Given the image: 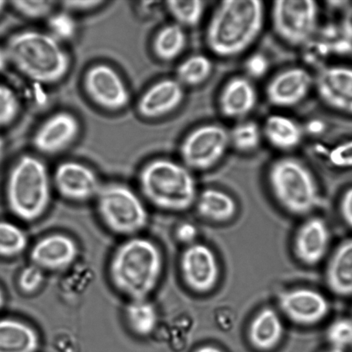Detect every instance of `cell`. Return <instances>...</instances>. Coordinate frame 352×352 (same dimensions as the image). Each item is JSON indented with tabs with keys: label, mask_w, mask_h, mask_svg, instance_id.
Listing matches in <instances>:
<instances>
[{
	"label": "cell",
	"mask_w": 352,
	"mask_h": 352,
	"mask_svg": "<svg viewBox=\"0 0 352 352\" xmlns=\"http://www.w3.org/2000/svg\"><path fill=\"white\" fill-rule=\"evenodd\" d=\"M340 29L344 36L352 41V6L349 7L344 14Z\"/></svg>",
	"instance_id": "43"
},
{
	"label": "cell",
	"mask_w": 352,
	"mask_h": 352,
	"mask_svg": "<svg viewBox=\"0 0 352 352\" xmlns=\"http://www.w3.org/2000/svg\"><path fill=\"white\" fill-rule=\"evenodd\" d=\"M125 319L131 332L146 338L157 329L158 314L156 307L149 300H131L125 309Z\"/></svg>",
	"instance_id": "26"
},
{
	"label": "cell",
	"mask_w": 352,
	"mask_h": 352,
	"mask_svg": "<svg viewBox=\"0 0 352 352\" xmlns=\"http://www.w3.org/2000/svg\"><path fill=\"white\" fill-rule=\"evenodd\" d=\"M326 282L333 294L352 296V238L343 241L334 251L327 265Z\"/></svg>",
	"instance_id": "22"
},
{
	"label": "cell",
	"mask_w": 352,
	"mask_h": 352,
	"mask_svg": "<svg viewBox=\"0 0 352 352\" xmlns=\"http://www.w3.org/2000/svg\"><path fill=\"white\" fill-rule=\"evenodd\" d=\"M20 112V102L16 92L0 82V129L12 125Z\"/></svg>",
	"instance_id": "32"
},
{
	"label": "cell",
	"mask_w": 352,
	"mask_h": 352,
	"mask_svg": "<svg viewBox=\"0 0 352 352\" xmlns=\"http://www.w3.org/2000/svg\"><path fill=\"white\" fill-rule=\"evenodd\" d=\"M196 206L200 216L214 222H227L236 213V204L232 197L215 188L204 190L197 197Z\"/></svg>",
	"instance_id": "25"
},
{
	"label": "cell",
	"mask_w": 352,
	"mask_h": 352,
	"mask_svg": "<svg viewBox=\"0 0 352 352\" xmlns=\"http://www.w3.org/2000/svg\"><path fill=\"white\" fill-rule=\"evenodd\" d=\"M270 67L268 58L262 54H252L245 62V69L250 77L254 78H263Z\"/></svg>",
	"instance_id": "38"
},
{
	"label": "cell",
	"mask_w": 352,
	"mask_h": 352,
	"mask_svg": "<svg viewBox=\"0 0 352 352\" xmlns=\"http://www.w3.org/2000/svg\"><path fill=\"white\" fill-rule=\"evenodd\" d=\"M13 8L26 19L38 20L48 19L54 8L55 3L53 1H14L12 3Z\"/></svg>",
	"instance_id": "35"
},
{
	"label": "cell",
	"mask_w": 352,
	"mask_h": 352,
	"mask_svg": "<svg viewBox=\"0 0 352 352\" xmlns=\"http://www.w3.org/2000/svg\"><path fill=\"white\" fill-rule=\"evenodd\" d=\"M6 6V2L1 1V0H0V16H1V14L3 12V10H5Z\"/></svg>",
	"instance_id": "49"
},
{
	"label": "cell",
	"mask_w": 352,
	"mask_h": 352,
	"mask_svg": "<svg viewBox=\"0 0 352 352\" xmlns=\"http://www.w3.org/2000/svg\"><path fill=\"white\" fill-rule=\"evenodd\" d=\"M166 8L175 23L185 29L198 25L205 12L206 3L200 0L168 1Z\"/></svg>",
	"instance_id": "31"
},
{
	"label": "cell",
	"mask_w": 352,
	"mask_h": 352,
	"mask_svg": "<svg viewBox=\"0 0 352 352\" xmlns=\"http://www.w3.org/2000/svg\"><path fill=\"white\" fill-rule=\"evenodd\" d=\"M78 247L67 234L55 233L41 238L30 250L32 264L43 271H63L77 260Z\"/></svg>",
	"instance_id": "17"
},
{
	"label": "cell",
	"mask_w": 352,
	"mask_h": 352,
	"mask_svg": "<svg viewBox=\"0 0 352 352\" xmlns=\"http://www.w3.org/2000/svg\"><path fill=\"white\" fill-rule=\"evenodd\" d=\"M264 22L265 6L260 0L221 2L206 28L207 47L219 57L238 56L256 41Z\"/></svg>",
	"instance_id": "1"
},
{
	"label": "cell",
	"mask_w": 352,
	"mask_h": 352,
	"mask_svg": "<svg viewBox=\"0 0 352 352\" xmlns=\"http://www.w3.org/2000/svg\"><path fill=\"white\" fill-rule=\"evenodd\" d=\"M5 50L9 64L39 84H57L70 71V55L61 43L48 33L21 31L9 38Z\"/></svg>",
	"instance_id": "2"
},
{
	"label": "cell",
	"mask_w": 352,
	"mask_h": 352,
	"mask_svg": "<svg viewBox=\"0 0 352 352\" xmlns=\"http://www.w3.org/2000/svg\"><path fill=\"white\" fill-rule=\"evenodd\" d=\"M319 23V6L312 0H278L272 8L276 34L292 47H303L313 40Z\"/></svg>",
	"instance_id": "8"
},
{
	"label": "cell",
	"mask_w": 352,
	"mask_h": 352,
	"mask_svg": "<svg viewBox=\"0 0 352 352\" xmlns=\"http://www.w3.org/2000/svg\"><path fill=\"white\" fill-rule=\"evenodd\" d=\"M230 144L241 153H250L260 147L263 132L262 127L254 120H243L229 131Z\"/></svg>",
	"instance_id": "29"
},
{
	"label": "cell",
	"mask_w": 352,
	"mask_h": 352,
	"mask_svg": "<svg viewBox=\"0 0 352 352\" xmlns=\"http://www.w3.org/2000/svg\"><path fill=\"white\" fill-rule=\"evenodd\" d=\"M184 98V86L177 79H163L155 82L141 96L138 111L144 118H161L177 109Z\"/></svg>",
	"instance_id": "18"
},
{
	"label": "cell",
	"mask_w": 352,
	"mask_h": 352,
	"mask_svg": "<svg viewBox=\"0 0 352 352\" xmlns=\"http://www.w3.org/2000/svg\"><path fill=\"white\" fill-rule=\"evenodd\" d=\"M305 46L308 47L306 48L305 57L309 63H318V61L325 60L326 57L332 54L330 45L325 40L317 41L312 40Z\"/></svg>",
	"instance_id": "39"
},
{
	"label": "cell",
	"mask_w": 352,
	"mask_h": 352,
	"mask_svg": "<svg viewBox=\"0 0 352 352\" xmlns=\"http://www.w3.org/2000/svg\"><path fill=\"white\" fill-rule=\"evenodd\" d=\"M39 347L40 337L29 324L0 320V352H36Z\"/></svg>",
	"instance_id": "23"
},
{
	"label": "cell",
	"mask_w": 352,
	"mask_h": 352,
	"mask_svg": "<svg viewBox=\"0 0 352 352\" xmlns=\"http://www.w3.org/2000/svg\"><path fill=\"white\" fill-rule=\"evenodd\" d=\"M27 246L28 237L22 229L12 223L0 221V257L19 256Z\"/></svg>",
	"instance_id": "30"
},
{
	"label": "cell",
	"mask_w": 352,
	"mask_h": 352,
	"mask_svg": "<svg viewBox=\"0 0 352 352\" xmlns=\"http://www.w3.org/2000/svg\"><path fill=\"white\" fill-rule=\"evenodd\" d=\"M140 186L154 206L168 212H185L195 205L198 197L191 170L166 158L151 161L142 168Z\"/></svg>",
	"instance_id": "4"
},
{
	"label": "cell",
	"mask_w": 352,
	"mask_h": 352,
	"mask_svg": "<svg viewBox=\"0 0 352 352\" xmlns=\"http://www.w3.org/2000/svg\"><path fill=\"white\" fill-rule=\"evenodd\" d=\"M183 280L196 293H207L215 287L219 278V265L214 252L201 243L190 245L179 261Z\"/></svg>",
	"instance_id": "11"
},
{
	"label": "cell",
	"mask_w": 352,
	"mask_h": 352,
	"mask_svg": "<svg viewBox=\"0 0 352 352\" xmlns=\"http://www.w3.org/2000/svg\"><path fill=\"white\" fill-rule=\"evenodd\" d=\"M175 236L179 243L188 244L190 246L195 243L196 238L198 236V230L195 224L183 223L179 224L176 229Z\"/></svg>",
	"instance_id": "40"
},
{
	"label": "cell",
	"mask_w": 352,
	"mask_h": 352,
	"mask_svg": "<svg viewBox=\"0 0 352 352\" xmlns=\"http://www.w3.org/2000/svg\"><path fill=\"white\" fill-rule=\"evenodd\" d=\"M315 86L324 104L352 115V68L342 65L324 67L317 75Z\"/></svg>",
	"instance_id": "16"
},
{
	"label": "cell",
	"mask_w": 352,
	"mask_h": 352,
	"mask_svg": "<svg viewBox=\"0 0 352 352\" xmlns=\"http://www.w3.org/2000/svg\"><path fill=\"white\" fill-rule=\"evenodd\" d=\"M186 45L184 28L171 23L158 31L153 41V52L160 60L172 61L182 54Z\"/></svg>",
	"instance_id": "27"
},
{
	"label": "cell",
	"mask_w": 352,
	"mask_h": 352,
	"mask_svg": "<svg viewBox=\"0 0 352 352\" xmlns=\"http://www.w3.org/2000/svg\"><path fill=\"white\" fill-rule=\"evenodd\" d=\"M327 339L331 346L343 351L352 348V317L339 318L327 330Z\"/></svg>",
	"instance_id": "34"
},
{
	"label": "cell",
	"mask_w": 352,
	"mask_h": 352,
	"mask_svg": "<svg viewBox=\"0 0 352 352\" xmlns=\"http://www.w3.org/2000/svg\"><path fill=\"white\" fill-rule=\"evenodd\" d=\"M230 146L229 131L217 124L197 127L182 141L179 154L190 170L205 171L216 166Z\"/></svg>",
	"instance_id": "9"
},
{
	"label": "cell",
	"mask_w": 352,
	"mask_h": 352,
	"mask_svg": "<svg viewBox=\"0 0 352 352\" xmlns=\"http://www.w3.org/2000/svg\"><path fill=\"white\" fill-rule=\"evenodd\" d=\"M79 133L77 117L65 111L54 113L38 127L33 137L34 147L41 154L54 156L71 146Z\"/></svg>",
	"instance_id": "14"
},
{
	"label": "cell",
	"mask_w": 352,
	"mask_h": 352,
	"mask_svg": "<svg viewBox=\"0 0 352 352\" xmlns=\"http://www.w3.org/2000/svg\"><path fill=\"white\" fill-rule=\"evenodd\" d=\"M311 74L302 67H292L279 72L265 89V96L272 105L291 108L302 102L313 87Z\"/></svg>",
	"instance_id": "15"
},
{
	"label": "cell",
	"mask_w": 352,
	"mask_h": 352,
	"mask_svg": "<svg viewBox=\"0 0 352 352\" xmlns=\"http://www.w3.org/2000/svg\"><path fill=\"white\" fill-rule=\"evenodd\" d=\"M267 177L272 195L286 212L306 216L318 207V184L301 161L294 157L276 160L269 168Z\"/></svg>",
	"instance_id": "6"
},
{
	"label": "cell",
	"mask_w": 352,
	"mask_h": 352,
	"mask_svg": "<svg viewBox=\"0 0 352 352\" xmlns=\"http://www.w3.org/2000/svg\"><path fill=\"white\" fill-rule=\"evenodd\" d=\"M340 210L344 222L352 229V188L344 192L340 200Z\"/></svg>",
	"instance_id": "41"
},
{
	"label": "cell",
	"mask_w": 352,
	"mask_h": 352,
	"mask_svg": "<svg viewBox=\"0 0 352 352\" xmlns=\"http://www.w3.org/2000/svg\"><path fill=\"white\" fill-rule=\"evenodd\" d=\"M278 306L289 320L300 326L316 325L326 319L330 312L326 296L309 288L282 292L278 296Z\"/></svg>",
	"instance_id": "12"
},
{
	"label": "cell",
	"mask_w": 352,
	"mask_h": 352,
	"mask_svg": "<svg viewBox=\"0 0 352 352\" xmlns=\"http://www.w3.org/2000/svg\"><path fill=\"white\" fill-rule=\"evenodd\" d=\"M263 137L275 149L289 151L301 144L303 130L294 120L282 115L268 116L262 126Z\"/></svg>",
	"instance_id": "24"
},
{
	"label": "cell",
	"mask_w": 352,
	"mask_h": 352,
	"mask_svg": "<svg viewBox=\"0 0 352 352\" xmlns=\"http://www.w3.org/2000/svg\"><path fill=\"white\" fill-rule=\"evenodd\" d=\"M3 305H5V295H3L1 288H0V309L3 308Z\"/></svg>",
	"instance_id": "48"
},
{
	"label": "cell",
	"mask_w": 352,
	"mask_h": 352,
	"mask_svg": "<svg viewBox=\"0 0 352 352\" xmlns=\"http://www.w3.org/2000/svg\"><path fill=\"white\" fill-rule=\"evenodd\" d=\"M331 232L326 221L314 217L303 223L296 234L294 251L302 263L313 267L325 258L329 251Z\"/></svg>",
	"instance_id": "19"
},
{
	"label": "cell",
	"mask_w": 352,
	"mask_h": 352,
	"mask_svg": "<svg viewBox=\"0 0 352 352\" xmlns=\"http://www.w3.org/2000/svg\"><path fill=\"white\" fill-rule=\"evenodd\" d=\"M323 129V123L318 122V120H316V122H312L309 123V132L314 133H318L320 132V130Z\"/></svg>",
	"instance_id": "45"
},
{
	"label": "cell",
	"mask_w": 352,
	"mask_h": 352,
	"mask_svg": "<svg viewBox=\"0 0 352 352\" xmlns=\"http://www.w3.org/2000/svg\"><path fill=\"white\" fill-rule=\"evenodd\" d=\"M6 153V142L3 140V138L0 136V164L3 160V156H5Z\"/></svg>",
	"instance_id": "47"
},
{
	"label": "cell",
	"mask_w": 352,
	"mask_h": 352,
	"mask_svg": "<svg viewBox=\"0 0 352 352\" xmlns=\"http://www.w3.org/2000/svg\"><path fill=\"white\" fill-rule=\"evenodd\" d=\"M100 219L110 231L120 236H133L146 227V206L126 185L109 183L96 196Z\"/></svg>",
	"instance_id": "7"
},
{
	"label": "cell",
	"mask_w": 352,
	"mask_h": 352,
	"mask_svg": "<svg viewBox=\"0 0 352 352\" xmlns=\"http://www.w3.org/2000/svg\"><path fill=\"white\" fill-rule=\"evenodd\" d=\"M47 27L48 34L60 43L72 39L77 33V23L68 12L52 14L48 17Z\"/></svg>",
	"instance_id": "33"
},
{
	"label": "cell",
	"mask_w": 352,
	"mask_h": 352,
	"mask_svg": "<svg viewBox=\"0 0 352 352\" xmlns=\"http://www.w3.org/2000/svg\"><path fill=\"white\" fill-rule=\"evenodd\" d=\"M326 157L331 166L337 168L352 167V141L338 144L327 150Z\"/></svg>",
	"instance_id": "37"
},
{
	"label": "cell",
	"mask_w": 352,
	"mask_h": 352,
	"mask_svg": "<svg viewBox=\"0 0 352 352\" xmlns=\"http://www.w3.org/2000/svg\"><path fill=\"white\" fill-rule=\"evenodd\" d=\"M45 279L44 271L37 265L31 264L23 268L19 276L20 291L27 295L34 294L43 285Z\"/></svg>",
	"instance_id": "36"
},
{
	"label": "cell",
	"mask_w": 352,
	"mask_h": 352,
	"mask_svg": "<svg viewBox=\"0 0 352 352\" xmlns=\"http://www.w3.org/2000/svg\"><path fill=\"white\" fill-rule=\"evenodd\" d=\"M323 352H346V351H343L340 349H337V348L331 347L330 349Z\"/></svg>",
	"instance_id": "50"
},
{
	"label": "cell",
	"mask_w": 352,
	"mask_h": 352,
	"mask_svg": "<svg viewBox=\"0 0 352 352\" xmlns=\"http://www.w3.org/2000/svg\"><path fill=\"white\" fill-rule=\"evenodd\" d=\"M84 87L91 101L108 111H120L129 105V89L118 72L109 65L89 67L85 74Z\"/></svg>",
	"instance_id": "10"
},
{
	"label": "cell",
	"mask_w": 352,
	"mask_h": 352,
	"mask_svg": "<svg viewBox=\"0 0 352 352\" xmlns=\"http://www.w3.org/2000/svg\"><path fill=\"white\" fill-rule=\"evenodd\" d=\"M102 1H65L62 3L65 12H89L103 5Z\"/></svg>",
	"instance_id": "42"
},
{
	"label": "cell",
	"mask_w": 352,
	"mask_h": 352,
	"mask_svg": "<svg viewBox=\"0 0 352 352\" xmlns=\"http://www.w3.org/2000/svg\"><path fill=\"white\" fill-rule=\"evenodd\" d=\"M160 248L149 239L133 237L120 245L109 263V277L117 291L130 300L147 299L163 272Z\"/></svg>",
	"instance_id": "3"
},
{
	"label": "cell",
	"mask_w": 352,
	"mask_h": 352,
	"mask_svg": "<svg viewBox=\"0 0 352 352\" xmlns=\"http://www.w3.org/2000/svg\"><path fill=\"white\" fill-rule=\"evenodd\" d=\"M284 324L277 311L265 308L254 317L248 329V339L258 351L274 349L284 336Z\"/></svg>",
	"instance_id": "21"
},
{
	"label": "cell",
	"mask_w": 352,
	"mask_h": 352,
	"mask_svg": "<svg viewBox=\"0 0 352 352\" xmlns=\"http://www.w3.org/2000/svg\"><path fill=\"white\" fill-rule=\"evenodd\" d=\"M195 352H223L219 348L214 347L212 346H206L199 348Z\"/></svg>",
	"instance_id": "46"
},
{
	"label": "cell",
	"mask_w": 352,
	"mask_h": 352,
	"mask_svg": "<svg viewBox=\"0 0 352 352\" xmlns=\"http://www.w3.org/2000/svg\"><path fill=\"white\" fill-rule=\"evenodd\" d=\"M52 181L46 164L32 155H24L13 164L6 182V199L14 215L34 222L47 212Z\"/></svg>",
	"instance_id": "5"
},
{
	"label": "cell",
	"mask_w": 352,
	"mask_h": 352,
	"mask_svg": "<svg viewBox=\"0 0 352 352\" xmlns=\"http://www.w3.org/2000/svg\"><path fill=\"white\" fill-rule=\"evenodd\" d=\"M8 64V58H7L5 47H0V72L5 70L6 65Z\"/></svg>",
	"instance_id": "44"
},
{
	"label": "cell",
	"mask_w": 352,
	"mask_h": 352,
	"mask_svg": "<svg viewBox=\"0 0 352 352\" xmlns=\"http://www.w3.org/2000/svg\"><path fill=\"white\" fill-rule=\"evenodd\" d=\"M258 94L253 82L244 77L230 79L223 86L219 98L221 113L226 118L243 120L253 112Z\"/></svg>",
	"instance_id": "20"
},
{
	"label": "cell",
	"mask_w": 352,
	"mask_h": 352,
	"mask_svg": "<svg viewBox=\"0 0 352 352\" xmlns=\"http://www.w3.org/2000/svg\"><path fill=\"white\" fill-rule=\"evenodd\" d=\"M213 65L208 57L195 54L186 58L176 69V79L183 86H198L205 82L212 74Z\"/></svg>",
	"instance_id": "28"
},
{
	"label": "cell",
	"mask_w": 352,
	"mask_h": 352,
	"mask_svg": "<svg viewBox=\"0 0 352 352\" xmlns=\"http://www.w3.org/2000/svg\"><path fill=\"white\" fill-rule=\"evenodd\" d=\"M53 182L61 197L78 203L96 198L102 186L91 168L74 161L58 164Z\"/></svg>",
	"instance_id": "13"
}]
</instances>
